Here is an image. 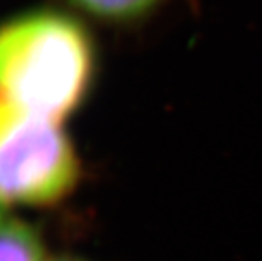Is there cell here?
<instances>
[{"label": "cell", "mask_w": 262, "mask_h": 261, "mask_svg": "<svg viewBox=\"0 0 262 261\" xmlns=\"http://www.w3.org/2000/svg\"><path fill=\"white\" fill-rule=\"evenodd\" d=\"M97 54L86 27L59 12L22 15L0 27V102L58 122L83 102Z\"/></svg>", "instance_id": "1"}, {"label": "cell", "mask_w": 262, "mask_h": 261, "mask_svg": "<svg viewBox=\"0 0 262 261\" xmlns=\"http://www.w3.org/2000/svg\"><path fill=\"white\" fill-rule=\"evenodd\" d=\"M80 163L54 121L0 102V204H53L73 190Z\"/></svg>", "instance_id": "2"}, {"label": "cell", "mask_w": 262, "mask_h": 261, "mask_svg": "<svg viewBox=\"0 0 262 261\" xmlns=\"http://www.w3.org/2000/svg\"><path fill=\"white\" fill-rule=\"evenodd\" d=\"M42 256L37 232L0 209V261H42Z\"/></svg>", "instance_id": "3"}, {"label": "cell", "mask_w": 262, "mask_h": 261, "mask_svg": "<svg viewBox=\"0 0 262 261\" xmlns=\"http://www.w3.org/2000/svg\"><path fill=\"white\" fill-rule=\"evenodd\" d=\"M92 17L110 24H136L152 15L166 0H66Z\"/></svg>", "instance_id": "4"}, {"label": "cell", "mask_w": 262, "mask_h": 261, "mask_svg": "<svg viewBox=\"0 0 262 261\" xmlns=\"http://www.w3.org/2000/svg\"><path fill=\"white\" fill-rule=\"evenodd\" d=\"M53 261H83V259H78V258H70V256H63V258H56Z\"/></svg>", "instance_id": "5"}]
</instances>
